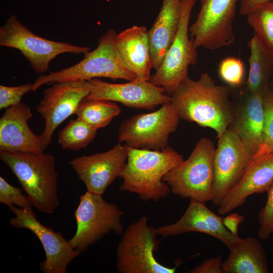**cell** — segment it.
<instances>
[{
	"instance_id": "obj_1",
	"label": "cell",
	"mask_w": 273,
	"mask_h": 273,
	"mask_svg": "<svg viewBox=\"0 0 273 273\" xmlns=\"http://www.w3.org/2000/svg\"><path fill=\"white\" fill-rule=\"evenodd\" d=\"M230 92L229 86L217 84L204 72L197 80H183L170 95V102L180 118L212 129L218 138L234 119Z\"/></svg>"
},
{
	"instance_id": "obj_2",
	"label": "cell",
	"mask_w": 273,
	"mask_h": 273,
	"mask_svg": "<svg viewBox=\"0 0 273 273\" xmlns=\"http://www.w3.org/2000/svg\"><path fill=\"white\" fill-rule=\"evenodd\" d=\"M183 160V156L169 146L159 151L128 148L119 190L135 193L143 201L156 202L170 191L163 177Z\"/></svg>"
},
{
	"instance_id": "obj_3",
	"label": "cell",
	"mask_w": 273,
	"mask_h": 273,
	"mask_svg": "<svg viewBox=\"0 0 273 273\" xmlns=\"http://www.w3.org/2000/svg\"><path fill=\"white\" fill-rule=\"evenodd\" d=\"M0 159L17 177L32 206L46 214L55 211L60 202L53 155L0 151Z\"/></svg>"
},
{
	"instance_id": "obj_4",
	"label": "cell",
	"mask_w": 273,
	"mask_h": 273,
	"mask_svg": "<svg viewBox=\"0 0 273 273\" xmlns=\"http://www.w3.org/2000/svg\"><path fill=\"white\" fill-rule=\"evenodd\" d=\"M117 34L115 30L109 29L99 38L97 48L85 54L81 61L61 70L40 75L33 83L32 91L56 82L88 80L98 77L128 81L135 79V75L127 67L118 53L116 44Z\"/></svg>"
},
{
	"instance_id": "obj_5",
	"label": "cell",
	"mask_w": 273,
	"mask_h": 273,
	"mask_svg": "<svg viewBox=\"0 0 273 273\" xmlns=\"http://www.w3.org/2000/svg\"><path fill=\"white\" fill-rule=\"evenodd\" d=\"M215 151L210 140L201 138L189 157L167 173L162 180L175 195L203 203L211 201Z\"/></svg>"
},
{
	"instance_id": "obj_6",
	"label": "cell",
	"mask_w": 273,
	"mask_h": 273,
	"mask_svg": "<svg viewBox=\"0 0 273 273\" xmlns=\"http://www.w3.org/2000/svg\"><path fill=\"white\" fill-rule=\"evenodd\" d=\"M146 215L123 231L116 249V269L120 273H174L177 265L169 267L157 261L154 252L161 241L156 229L148 224Z\"/></svg>"
},
{
	"instance_id": "obj_7",
	"label": "cell",
	"mask_w": 273,
	"mask_h": 273,
	"mask_svg": "<svg viewBox=\"0 0 273 273\" xmlns=\"http://www.w3.org/2000/svg\"><path fill=\"white\" fill-rule=\"evenodd\" d=\"M79 199L74 212L76 231L68 240L74 249L84 252L111 232L122 234L124 212L117 205L107 202L102 195L87 191Z\"/></svg>"
},
{
	"instance_id": "obj_8",
	"label": "cell",
	"mask_w": 273,
	"mask_h": 273,
	"mask_svg": "<svg viewBox=\"0 0 273 273\" xmlns=\"http://www.w3.org/2000/svg\"><path fill=\"white\" fill-rule=\"evenodd\" d=\"M0 46L19 50L33 70L41 74L49 71L51 62L60 54L84 55L90 50L88 47L40 37L20 22L15 15L8 18L0 27Z\"/></svg>"
},
{
	"instance_id": "obj_9",
	"label": "cell",
	"mask_w": 273,
	"mask_h": 273,
	"mask_svg": "<svg viewBox=\"0 0 273 273\" xmlns=\"http://www.w3.org/2000/svg\"><path fill=\"white\" fill-rule=\"evenodd\" d=\"M180 117L170 102L158 110L135 115L123 121L118 140L128 148L162 150L168 146L169 137L177 128Z\"/></svg>"
},
{
	"instance_id": "obj_10",
	"label": "cell",
	"mask_w": 273,
	"mask_h": 273,
	"mask_svg": "<svg viewBox=\"0 0 273 273\" xmlns=\"http://www.w3.org/2000/svg\"><path fill=\"white\" fill-rule=\"evenodd\" d=\"M196 0H181V16L176 33L163 61L149 81L164 89L169 96L188 76L190 65L196 64L197 49L190 38L189 22Z\"/></svg>"
},
{
	"instance_id": "obj_11",
	"label": "cell",
	"mask_w": 273,
	"mask_h": 273,
	"mask_svg": "<svg viewBox=\"0 0 273 273\" xmlns=\"http://www.w3.org/2000/svg\"><path fill=\"white\" fill-rule=\"evenodd\" d=\"M237 0H200V9L189 32L196 49L214 51L235 40L233 24Z\"/></svg>"
},
{
	"instance_id": "obj_12",
	"label": "cell",
	"mask_w": 273,
	"mask_h": 273,
	"mask_svg": "<svg viewBox=\"0 0 273 273\" xmlns=\"http://www.w3.org/2000/svg\"><path fill=\"white\" fill-rule=\"evenodd\" d=\"M87 80L56 82L43 91L36 109L44 120L39 138L44 150L52 142L53 133L67 118L74 114L79 104L90 92Z\"/></svg>"
},
{
	"instance_id": "obj_13",
	"label": "cell",
	"mask_w": 273,
	"mask_h": 273,
	"mask_svg": "<svg viewBox=\"0 0 273 273\" xmlns=\"http://www.w3.org/2000/svg\"><path fill=\"white\" fill-rule=\"evenodd\" d=\"M9 208L15 215L10 220L11 225L29 230L41 243L46 259L40 263V270L43 273H66L68 264L81 252L74 249L60 232H55L38 221L32 207L20 208L11 205Z\"/></svg>"
},
{
	"instance_id": "obj_14",
	"label": "cell",
	"mask_w": 273,
	"mask_h": 273,
	"mask_svg": "<svg viewBox=\"0 0 273 273\" xmlns=\"http://www.w3.org/2000/svg\"><path fill=\"white\" fill-rule=\"evenodd\" d=\"M218 139L211 202L218 207L226 194L239 182L252 159L233 127H229Z\"/></svg>"
},
{
	"instance_id": "obj_15",
	"label": "cell",
	"mask_w": 273,
	"mask_h": 273,
	"mask_svg": "<svg viewBox=\"0 0 273 273\" xmlns=\"http://www.w3.org/2000/svg\"><path fill=\"white\" fill-rule=\"evenodd\" d=\"M128 148L118 143L106 152L77 157L69 163L87 191L102 195L117 177L125 165Z\"/></svg>"
},
{
	"instance_id": "obj_16",
	"label": "cell",
	"mask_w": 273,
	"mask_h": 273,
	"mask_svg": "<svg viewBox=\"0 0 273 273\" xmlns=\"http://www.w3.org/2000/svg\"><path fill=\"white\" fill-rule=\"evenodd\" d=\"M87 81L91 89L85 99L116 102L149 111L170 102V96L164 88L149 81L136 78L124 83H111L97 78Z\"/></svg>"
},
{
	"instance_id": "obj_17",
	"label": "cell",
	"mask_w": 273,
	"mask_h": 273,
	"mask_svg": "<svg viewBox=\"0 0 273 273\" xmlns=\"http://www.w3.org/2000/svg\"><path fill=\"white\" fill-rule=\"evenodd\" d=\"M162 238L188 232H199L211 236L223 243L229 250L242 238L231 233L223 224L222 217L210 210L205 203L190 200L185 213L176 222L156 229Z\"/></svg>"
},
{
	"instance_id": "obj_18",
	"label": "cell",
	"mask_w": 273,
	"mask_h": 273,
	"mask_svg": "<svg viewBox=\"0 0 273 273\" xmlns=\"http://www.w3.org/2000/svg\"><path fill=\"white\" fill-rule=\"evenodd\" d=\"M32 117L30 108L24 103L6 109L0 119V151L43 152L39 136L35 134L28 125Z\"/></svg>"
},
{
	"instance_id": "obj_19",
	"label": "cell",
	"mask_w": 273,
	"mask_h": 273,
	"mask_svg": "<svg viewBox=\"0 0 273 273\" xmlns=\"http://www.w3.org/2000/svg\"><path fill=\"white\" fill-rule=\"evenodd\" d=\"M273 183V153L254 157L237 185L224 196L218 212L225 214L243 205L254 194L266 192Z\"/></svg>"
},
{
	"instance_id": "obj_20",
	"label": "cell",
	"mask_w": 273,
	"mask_h": 273,
	"mask_svg": "<svg viewBox=\"0 0 273 273\" xmlns=\"http://www.w3.org/2000/svg\"><path fill=\"white\" fill-rule=\"evenodd\" d=\"M116 44L122 60L136 78L149 81L153 61L147 28L133 25L122 30L116 35Z\"/></svg>"
},
{
	"instance_id": "obj_21",
	"label": "cell",
	"mask_w": 273,
	"mask_h": 273,
	"mask_svg": "<svg viewBox=\"0 0 273 273\" xmlns=\"http://www.w3.org/2000/svg\"><path fill=\"white\" fill-rule=\"evenodd\" d=\"M264 93V92H263ZM263 93H248L232 124L252 159L262 145L264 118Z\"/></svg>"
},
{
	"instance_id": "obj_22",
	"label": "cell",
	"mask_w": 273,
	"mask_h": 273,
	"mask_svg": "<svg viewBox=\"0 0 273 273\" xmlns=\"http://www.w3.org/2000/svg\"><path fill=\"white\" fill-rule=\"evenodd\" d=\"M181 16V0H163L161 8L148 35L153 61L156 70L177 31Z\"/></svg>"
},
{
	"instance_id": "obj_23",
	"label": "cell",
	"mask_w": 273,
	"mask_h": 273,
	"mask_svg": "<svg viewBox=\"0 0 273 273\" xmlns=\"http://www.w3.org/2000/svg\"><path fill=\"white\" fill-rule=\"evenodd\" d=\"M230 251L229 256L222 263V273L268 272L267 256L256 238H242Z\"/></svg>"
},
{
	"instance_id": "obj_24",
	"label": "cell",
	"mask_w": 273,
	"mask_h": 273,
	"mask_svg": "<svg viewBox=\"0 0 273 273\" xmlns=\"http://www.w3.org/2000/svg\"><path fill=\"white\" fill-rule=\"evenodd\" d=\"M248 47L249 69L246 82L248 93H263L268 87V80L273 73V52L264 47L254 35Z\"/></svg>"
},
{
	"instance_id": "obj_25",
	"label": "cell",
	"mask_w": 273,
	"mask_h": 273,
	"mask_svg": "<svg viewBox=\"0 0 273 273\" xmlns=\"http://www.w3.org/2000/svg\"><path fill=\"white\" fill-rule=\"evenodd\" d=\"M121 111L120 107L113 102L84 99L79 104L74 114L97 130L107 126Z\"/></svg>"
},
{
	"instance_id": "obj_26",
	"label": "cell",
	"mask_w": 273,
	"mask_h": 273,
	"mask_svg": "<svg viewBox=\"0 0 273 273\" xmlns=\"http://www.w3.org/2000/svg\"><path fill=\"white\" fill-rule=\"evenodd\" d=\"M246 16L247 23L258 40L273 52V1L260 4Z\"/></svg>"
},
{
	"instance_id": "obj_27",
	"label": "cell",
	"mask_w": 273,
	"mask_h": 273,
	"mask_svg": "<svg viewBox=\"0 0 273 273\" xmlns=\"http://www.w3.org/2000/svg\"><path fill=\"white\" fill-rule=\"evenodd\" d=\"M97 131L77 117L71 120L59 131L58 142L63 149L79 150L86 147L94 140Z\"/></svg>"
},
{
	"instance_id": "obj_28",
	"label": "cell",
	"mask_w": 273,
	"mask_h": 273,
	"mask_svg": "<svg viewBox=\"0 0 273 273\" xmlns=\"http://www.w3.org/2000/svg\"><path fill=\"white\" fill-rule=\"evenodd\" d=\"M220 78L230 87H239L245 79V66L239 58L229 57L222 59L218 65Z\"/></svg>"
},
{
	"instance_id": "obj_29",
	"label": "cell",
	"mask_w": 273,
	"mask_h": 273,
	"mask_svg": "<svg viewBox=\"0 0 273 273\" xmlns=\"http://www.w3.org/2000/svg\"><path fill=\"white\" fill-rule=\"evenodd\" d=\"M263 103L264 118L262 145L254 157L273 153V95L269 86L263 93Z\"/></svg>"
},
{
	"instance_id": "obj_30",
	"label": "cell",
	"mask_w": 273,
	"mask_h": 273,
	"mask_svg": "<svg viewBox=\"0 0 273 273\" xmlns=\"http://www.w3.org/2000/svg\"><path fill=\"white\" fill-rule=\"evenodd\" d=\"M0 203L7 206L15 205L20 208L32 206L28 197L24 195L21 189L10 184L0 176Z\"/></svg>"
},
{
	"instance_id": "obj_31",
	"label": "cell",
	"mask_w": 273,
	"mask_h": 273,
	"mask_svg": "<svg viewBox=\"0 0 273 273\" xmlns=\"http://www.w3.org/2000/svg\"><path fill=\"white\" fill-rule=\"evenodd\" d=\"M266 192V203L258 214V235L261 240L267 239L273 234V183Z\"/></svg>"
},
{
	"instance_id": "obj_32",
	"label": "cell",
	"mask_w": 273,
	"mask_h": 273,
	"mask_svg": "<svg viewBox=\"0 0 273 273\" xmlns=\"http://www.w3.org/2000/svg\"><path fill=\"white\" fill-rule=\"evenodd\" d=\"M33 84L26 83L19 86L0 85V109H7L21 102L22 97L32 91Z\"/></svg>"
},
{
	"instance_id": "obj_33",
	"label": "cell",
	"mask_w": 273,
	"mask_h": 273,
	"mask_svg": "<svg viewBox=\"0 0 273 273\" xmlns=\"http://www.w3.org/2000/svg\"><path fill=\"white\" fill-rule=\"evenodd\" d=\"M222 260L217 256L204 260L198 266L187 271L189 273H222Z\"/></svg>"
},
{
	"instance_id": "obj_34",
	"label": "cell",
	"mask_w": 273,
	"mask_h": 273,
	"mask_svg": "<svg viewBox=\"0 0 273 273\" xmlns=\"http://www.w3.org/2000/svg\"><path fill=\"white\" fill-rule=\"evenodd\" d=\"M244 219L243 216L237 213L229 214L222 217V221L224 226L233 234L238 235V228Z\"/></svg>"
},
{
	"instance_id": "obj_35",
	"label": "cell",
	"mask_w": 273,
	"mask_h": 273,
	"mask_svg": "<svg viewBox=\"0 0 273 273\" xmlns=\"http://www.w3.org/2000/svg\"><path fill=\"white\" fill-rule=\"evenodd\" d=\"M273 0H240L239 12L241 15L246 16L260 4Z\"/></svg>"
},
{
	"instance_id": "obj_36",
	"label": "cell",
	"mask_w": 273,
	"mask_h": 273,
	"mask_svg": "<svg viewBox=\"0 0 273 273\" xmlns=\"http://www.w3.org/2000/svg\"><path fill=\"white\" fill-rule=\"evenodd\" d=\"M269 89L271 92V93L273 95V79L271 82V84H270V85H269Z\"/></svg>"
}]
</instances>
